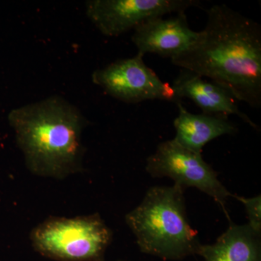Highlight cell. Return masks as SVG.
I'll return each instance as SVG.
<instances>
[{
  "instance_id": "6da1fadb",
  "label": "cell",
  "mask_w": 261,
  "mask_h": 261,
  "mask_svg": "<svg viewBox=\"0 0 261 261\" xmlns=\"http://www.w3.org/2000/svg\"><path fill=\"white\" fill-rule=\"evenodd\" d=\"M207 23L190 49L171 59L176 66L210 79L238 101L261 108V27L226 5L207 10Z\"/></svg>"
},
{
  "instance_id": "7a4b0ae2",
  "label": "cell",
  "mask_w": 261,
  "mask_h": 261,
  "mask_svg": "<svg viewBox=\"0 0 261 261\" xmlns=\"http://www.w3.org/2000/svg\"><path fill=\"white\" fill-rule=\"evenodd\" d=\"M8 122L33 174L63 179L83 170L82 135L88 121L64 98L50 96L14 108Z\"/></svg>"
},
{
  "instance_id": "3957f363",
  "label": "cell",
  "mask_w": 261,
  "mask_h": 261,
  "mask_svg": "<svg viewBox=\"0 0 261 261\" xmlns=\"http://www.w3.org/2000/svg\"><path fill=\"white\" fill-rule=\"evenodd\" d=\"M184 190L178 185L147 190L125 217L141 252L164 260H181L198 252V234L187 219Z\"/></svg>"
},
{
  "instance_id": "277c9868",
  "label": "cell",
  "mask_w": 261,
  "mask_h": 261,
  "mask_svg": "<svg viewBox=\"0 0 261 261\" xmlns=\"http://www.w3.org/2000/svg\"><path fill=\"white\" fill-rule=\"evenodd\" d=\"M112 238V231L98 214L51 216L30 233L36 251L58 261H104Z\"/></svg>"
},
{
  "instance_id": "5b68a950",
  "label": "cell",
  "mask_w": 261,
  "mask_h": 261,
  "mask_svg": "<svg viewBox=\"0 0 261 261\" xmlns=\"http://www.w3.org/2000/svg\"><path fill=\"white\" fill-rule=\"evenodd\" d=\"M146 171L153 178L168 177L184 190L195 187L207 194L228 218L226 203L231 194L219 181L218 173L202 159V154L185 148L174 140L160 143L147 159Z\"/></svg>"
},
{
  "instance_id": "8992f818",
  "label": "cell",
  "mask_w": 261,
  "mask_h": 261,
  "mask_svg": "<svg viewBox=\"0 0 261 261\" xmlns=\"http://www.w3.org/2000/svg\"><path fill=\"white\" fill-rule=\"evenodd\" d=\"M92 80L106 93L123 102L136 104L154 99L180 102L171 84L162 82L138 54L94 70Z\"/></svg>"
},
{
  "instance_id": "52a82bcc",
  "label": "cell",
  "mask_w": 261,
  "mask_h": 261,
  "mask_svg": "<svg viewBox=\"0 0 261 261\" xmlns=\"http://www.w3.org/2000/svg\"><path fill=\"white\" fill-rule=\"evenodd\" d=\"M197 0H89L86 14L103 35L116 37L150 19L185 13Z\"/></svg>"
},
{
  "instance_id": "ba28073f",
  "label": "cell",
  "mask_w": 261,
  "mask_h": 261,
  "mask_svg": "<svg viewBox=\"0 0 261 261\" xmlns=\"http://www.w3.org/2000/svg\"><path fill=\"white\" fill-rule=\"evenodd\" d=\"M132 41L137 54L147 53L172 59L190 49L200 37L190 28L185 13L150 19L134 29Z\"/></svg>"
},
{
  "instance_id": "9c48e42d",
  "label": "cell",
  "mask_w": 261,
  "mask_h": 261,
  "mask_svg": "<svg viewBox=\"0 0 261 261\" xmlns=\"http://www.w3.org/2000/svg\"><path fill=\"white\" fill-rule=\"evenodd\" d=\"M173 91L179 100L191 99L202 113L214 115H233L240 117L249 126L258 129V126L247 114L240 111L237 99L228 90L214 82H209L200 75L181 69L173 81Z\"/></svg>"
},
{
  "instance_id": "30bf717a",
  "label": "cell",
  "mask_w": 261,
  "mask_h": 261,
  "mask_svg": "<svg viewBox=\"0 0 261 261\" xmlns=\"http://www.w3.org/2000/svg\"><path fill=\"white\" fill-rule=\"evenodd\" d=\"M178 116L173 126L174 140L182 147L202 154V148L211 141L226 135H233L238 128L225 115L195 114L187 111L181 102L177 103Z\"/></svg>"
},
{
  "instance_id": "8fae6325",
  "label": "cell",
  "mask_w": 261,
  "mask_h": 261,
  "mask_svg": "<svg viewBox=\"0 0 261 261\" xmlns=\"http://www.w3.org/2000/svg\"><path fill=\"white\" fill-rule=\"evenodd\" d=\"M260 235L248 224L231 223L216 243L201 244L197 255L204 261H261Z\"/></svg>"
},
{
  "instance_id": "7c38bea8",
  "label": "cell",
  "mask_w": 261,
  "mask_h": 261,
  "mask_svg": "<svg viewBox=\"0 0 261 261\" xmlns=\"http://www.w3.org/2000/svg\"><path fill=\"white\" fill-rule=\"evenodd\" d=\"M245 206L248 217L249 226L255 232L261 233V196H255L250 198L231 195Z\"/></svg>"
}]
</instances>
